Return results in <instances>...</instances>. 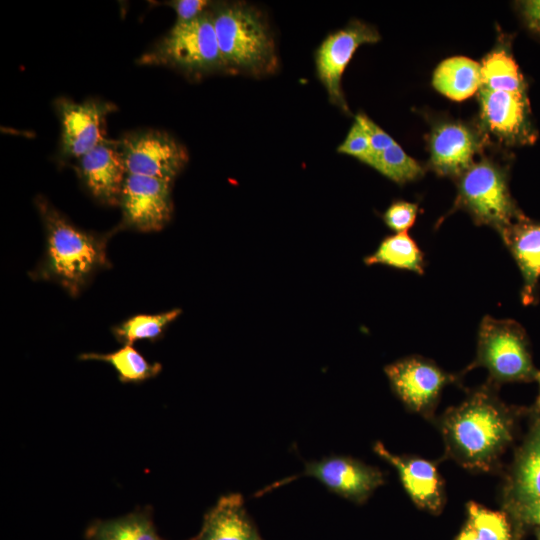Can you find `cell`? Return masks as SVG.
<instances>
[{"label": "cell", "instance_id": "25", "mask_svg": "<svg viewBox=\"0 0 540 540\" xmlns=\"http://www.w3.org/2000/svg\"><path fill=\"white\" fill-rule=\"evenodd\" d=\"M179 308L159 314H140L133 316L113 329L115 337L124 345H132L138 340H157L165 328L179 315Z\"/></svg>", "mask_w": 540, "mask_h": 540}, {"label": "cell", "instance_id": "27", "mask_svg": "<svg viewBox=\"0 0 540 540\" xmlns=\"http://www.w3.org/2000/svg\"><path fill=\"white\" fill-rule=\"evenodd\" d=\"M468 522L479 540H513L512 527L503 512L487 509L474 502L468 504Z\"/></svg>", "mask_w": 540, "mask_h": 540}, {"label": "cell", "instance_id": "30", "mask_svg": "<svg viewBox=\"0 0 540 540\" xmlns=\"http://www.w3.org/2000/svg\"><path fill=\"white\" fill-rule=\"evenodd\" d=\"M355 120H357L362 125L368 136L372 150L371 158L396 143L389 134H387L366 115L358 114Z\"/></svg>", "mask_w": 540, "mask_h": 540}, {"label": "cell", "instance_id": "17", "mask_svg": "<svg viewBox=\"0 0 540 540\" xmlns=\"http://www.w3.org/2000/svg\"><path fill=\"white\" fill-rule=\"evenodd\" d=\"M477 143L471 131L461 124L438 126L431 137V163L440 175H462L470 167Z\"/></svg>", "mask_w": 540, "mask_h": 540}, {"label": "cell", "instance_id": "8", "mask_svg": "<svg viewBox=\"0 0 540 540\" xmlns=\"http://www.w3.org/2000/svg\"><path fill=\"white\" fill-rule=\"evenodd\" d=\"M303 476L315 478L330 492L357 504L366 502L384 484V475L378 468L352 457L331 455L306 462L302 473L281 480L259 494Z\"/></svg>", "mask_w": 540, "mask_h": 540}, {"label": "cell", "instance_id": "33", "mask_svg": "<svg viewBox=\"0 0 540 540\" xmlns=\"http://www.w3.org/2000/svg\"><path fill=\"white\" fill-rule=\"evenodd\" d=\"M513 509L520 520L540 527V501L516 506Z\"/></svg>", "mask_w": 540, "mask_h": 540}, {"label": "cell", "instance_id": "32", "mask_svg": "<svg viewBox=\"0 0 540 540\" xmlns=\"http://www.w3.org/2000/svg\"><path fill=\"white\" fill-rule=\"evenodd\" d=\"M521 10L528 27L540 34V0L522 2Z\"/></svg>", "mask_w": 540, "mask_h": 540}, {"label": "cell", "instance_id": "10", "mask_svg": "<svg viewBox=\"0 0 540 540\" xmlns=\"http://www.w3.org/2000/svg\"><path fill=\"white\" fill-rule=\"evenodd\" d=\"M379 39L376 29L360 21H352L347 27L330 34L317 49L318 78L330 101L344 111H348V107L341 88L343 73L359 46L376 43Z\"/></svg>", "mask_w": 540, "mask_h": 540}, {"label": "cell", "instance_id": "34", "mask_svg": "<svg viewBox=\"0 0 540 540\" xmlns=\"http://www.w3.org/2000/svg\"><path fill=\"white\" fill-rule=\"evenodd\" d=\"M456 540H479L475 531L471 528L469 524L462 529V531L457 536Z\"/></svg>", "mask_w": 540, "mask_h": 540}, {"label": "cell", "instance_id": "36", "mask_svg": "<svg viewBox=\"0 0 540 540\" xmlns=\"http://www.w3.org/2000/svg\"><path fill=\"white\" fill-rule=\"evenodd\" d=\"M538 540H540V530H539V532H538Z\"/></svg>", "mask_w": 540, "mask_h": 540}, {"label": "cell", "instance_id": "12", "mask_svg": "<svg viewBox=\"0 0 540 540\" xmlns=\"http://www.w3.org/2000/svg\"><path fill=\"white\" fill-rule=\"evenodd\" d=\"M393 391L410 409L424 412L433 406L452 377L433 362L408 357L385 367Z\"/></svg>", "mask_w": 540, "mask_h": 540}, {"label": "cell", "instance_id": "7", "mask_svg": "<svg viewBox=\"0 0 540 540\" xmlns=\"http://www.w3.org/2000/svg\"><path fill=\"white\" fill-rule=\"evenodd\" d=\"M117 145L128 174L172 182L188 161L185 147L164 131L127 133Z\"/></svg>", "mask_w": 540, "mask_h": 540}, {"label": "cell", "instance_id": "26", "mask_svg": "<svg viewBox=\"0 0 540 540\" xmlns=\"http://www.w3.org/2000/svg\"><path fill=\"white\" fill-rule=\"evenodd\" d=\"M367 165L399 184L415 180L424 173L419 163L397 143L375 155Z\"/></svg>", "mask_w": 540, "mask_h": 540}, {"label": "cell", "instance_id": "18", "mask_svg": "<svg viewBox=\"0 0 540 540\" xmlns=\"http://www.w3.org/2000/svg\"><path fill=\"white\" fill-rule=\"evenodd\" d=\"M508 492L513 507L540 501V423L517 456Z\"/></svg>", "mask_w": 540, "mask_h": 540}, {"label": "cell", "instance_id": "31", "mask_svg": "<svg viewBox=\"0 0 540 540\" xmlns=\"http://www.w3.org/2000/svg\"><path fill=\"white\" fill-rule=\"evenodd\" d=\"M210 3L206 0H176L168 2V5L176 12V22H187L207 11Z\"/></svg>", "mask_w": 540, "mask_h": 540}, {"label": "cell", "instance_id": "3", "mask_svg": "<svg viewBox=\"0 0 540 540\" xmlns=\"http://www.w3.org/2000/svg\"><path fill=\"white\" fill-rule=\"evenodd\" d=\"M212 13L225 69L256 74L274 68L273 39L253 8L240 3L221 4Z\"/></svg>", "mask_w": 540, "mask_h": 540}, {"label": "cell", "instance_id": "22", "mask_svg": "<svg viewBox=\"0 0 540 540\" xmlns=\"http://www.w3.org/2000/svg\"><path fill=\"white\" fill-rule=\"evenodd\" d=\"M364 262L367 265L383 264L418 274L424 273L423 253L407 232L384 238Z\"/></svg>", "mask_w": 540, "mask_h": 540}, {"label": "cell", "instance_id": "21", "mask_svg": "<svg viewBox=\"0 0 540 540\" xmlns=\"http://www.w3.org/2000/svg\"><path fill=\"white\" fill-rule=\"evenodd\" d=\"M432 83L446 97L465 100L481 87V65L462 56L445 59L434 71Z\"/></svg>", "mask_w": 540, "mask_h": 540}, {"label": "cell", "instance_id": "15", "mask_svg": "<svg viewBox=\"0 0 540 540\" xmlns=\"http://www.w3.org/2000/svg\"><path fill=\"white\" fill-rule=\"evenodd\" d=\"M499 233L522 274V302L532 304L540 279V224L523 215Z\"/></svg>", "mask_w": 540, "mask_h": 540}, {"label": "cell", "instance_id": "5", "mask_svg": "<svg viewBox=\"0 0 540 540\" xmlns=\"http://www.w3.org/2000/svg\"><path fill=\"white\" fill-rule=\"evenodd\" d=\"M473 366H484L494 382H531L537 379L523 327L511 319L485 316L478 334Z\"/></svg>", "mask_w": 540, "mask_h": 540}, {"label": "cell", "instance_id": "24", "mask_svg": "<svg viewBox=\"0 0 540 540\" xmlns=\"http://www.w3.org/2000/svg\"><path fill=\"white\" fill-rule=\"evenodd\" d=\"M481 87L524 94V84L515 61L505 51H494L481 64Z\"/></svg>", "mask_w": 540, "mask_h": 540}, {"label": "cell", "instance_id": "16", "mask_svg": "<svg viewBox=\"0 0 540 540\" xmlns=\"http://www.w3.org/2000/svg\"><path fill=\"white\" fill-rule=\"evenodd\" d=\"M194 540H264L246 511L243 496L229 493L221 496L203 517Z\"/></svg>", "mask_w": 540, "mask_h": 540}, {"label": "cell", "instance_id": "29", "mask_svg": "<svg viewBox=\"0 0 540 540\" xmlns=\"http://www.w3.org/2000/svg\"><path fill=\"white\" fill-rule=\"evenodd\" d=\"M418 207L415 203L397 201L383 215L386 225L396 233L406 232L415 222Z\"/></svg>", "mask_w": 540, "mask_h": 540}, {"label": "cell", "instance_id": "14", "mask_svg": "<svg viewBox=\"0 0 540 540\" xmlns=\"http://www.w3.org/2000/svg\"><path fill=\"white\" fill-rule=\"evenodd\" d=\"M374 452L391 464L412 501L430 512L440 511L443 505V490L436 467L429 461L397 456L389 452L381 442L373 446Z\"/></svg>", "mask_w": 540, "mask_h": 540}, {"label": "cell", "instance_id": "19", "mask_svg": "<svg viewBox=\"0 0 540 540\" xmlns=\"http://www.w3.org/2000/svg\"><path fill=\"white\" fill-rule=\"evenodd\" d=\"M480 103L483 119L494 133L504 137L521 133L525 125L524 94L480 87Z\"/></svg>", "mask_w": 540, "mask_h": 540}, {"label": "cell", "instance_id": "6", "mask_svg": "<svg viewBox=\"0 0 540 540\" xmlns=\"http://www.w3.org/2000/svg\"><path fill=\"white\" fill-rule=\"evenodd\" d=\"M459 200L478 224L499 232L523 216L510 196L504 173L488 161L471 165L462 174Z\"/></svg>", "mask_w": 540, "mask_h": 540}, {"label": "cell", "instance_id": "11", "mask_svg": "<svg viewBox=\"0 0 540 540\" xmlns=\"http://www.w3.org/2000/svg\"><path fill=\"white\" fill-rule=\"evenodd\" d=\"M61 122V153L66 158H81L105 141V118L116 106L103 100L90 99L80 103L67 98L55 102Z\"/></svg>", "mask_w": 540, "mask_h": 540}, {"label": "cell", "instance_id": "1", "mask_svg": "<svg viewBox=\"0 0 540 540\" xmlns=\"http://www.w3.org/2000/svg\"><path fill=\"white\" fill-rule=\"evenodd\" d=\"M35 204L46 235L45 257L35 276L54 280L76 296L95 271L108 266L107 237L76 227L43 196Z\"/></svg>", "mask_w": 540, "mask_h": 540}, {"label": "cell", "instance_id": "23", "mask_svg": "<svg viewBox=\"0 0 540 540\" xmlns=\"http://www.w3.org/2000/svg\"><path fill=\"white\" fill-rule=\"evenodd\" d=\"M79 359L109 363L123 383L142 382L157 376L162 369L161 364L148 362L132 345H124L121 349L108 354L83 353Z\"/></svg>", "mask_w": 540, "mask_h": 540}, {"label": "cell", "instance_id": "13", "mask_svg": "<svg viewBox=\"0 0 540 540\" xmlns=\"http://www.w3.org/2000/svg\"><path fill=\"white\" fill-rule=\"evenodd\" d=\"M78 174L89 192L108 205L119 203L127 170L117 141H103L79 158Z\"/></svg>", "mask_w": 540, "mask_h": 540}, {"label": "cell", "instance_id": "20", "mask_svg": "<svg viewBox=\"0 0 540 540\" xmlns=\"http://www.w3.org/2000/svg\"><path fill=\"white\" fill-rule=\"evenodd\" d=\"M84 535L86 540H164L155 529L150 507L114 519L94 520Z\"/></svg>", "mask_w": 540, "mask_h": 540}, {"label": "cell", "instance_id": "4", "mask_svg": "<svg viewBox=\"0 0 540 540\" xmlns=\"http://www.w3.org/2000/svg\"><path fill=\"white\" fill-rule=\"evenodd\" d=\"M138 63L168 66L195 76L225 69L212 11L207 10L187 22H175Z\"/></svg>", "mask_w": 540, "mask_h": 540}, {"label": "cell", "instance_id": "35", "mask_svg": "<svg viewBox=\"0 0 540 540\" xmlns=\"http://www.w3.org/2000/svg\"><path fill=\"white\" fill-rule=\"evenodd\" d=\"M536 381L539 383V395L537 399V408H538V411L540 412V371L538 372Z\"/></svg>", "mask_w": 540, "mask_h": 540}, {"label": "cell", "instance_id": "9", "mask_svg": "<svg viewBox=\"0 0 540 540\" xmlns=\"http://www.w3.org/2000/svg\"><path fill=\"white\" fill-rule=\"evenodd\" d=\"M171 183L159 178L127 174L119 201L122 225L140 232L162 229L173 211Z\"/></svg>", "mask_w": 540, "mask_h": 540}, {"label": "cell", "instance_id": "2", "mask_svg": "<svg viewBox=\"0 0 540 540\" xmlns=\"http://www.w3.org/2000/svg\"><path fill=\"white\" fill-rule=\"evenodd\" d=\"M511 426L504 408L487 390H480L449 412L443 431L463 464L488 469L511 441Z\"/></svg>", "mask_w": 540, "mask_h": 540}, {"label": "cell", "instance_id": "28", "mask_svg": "<svg viewBox=\"0 0 540 540\" xmlns=\"http://www.w3.org/2000/svg\"><path fill=\"white\" fill-rule=\"evenodd\" d=\"M338 152L347 154L367 164L372 157L368 136L362 125L355 120L345 140L338 147Z\"/></svg>", "mask_w": 540, "mask_h": 540}]
</instances>
